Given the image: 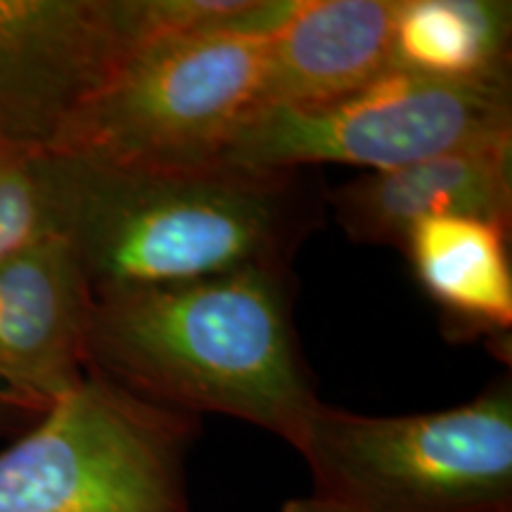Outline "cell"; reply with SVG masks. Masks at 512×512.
Returning <instances> with one entry per match:
<instances>
[{"instance_id":"cell-10","label":"cell","mask_w":512,"mask_h":512,"mask_svg":"<svg viewBox=\"0 0 512 512\" xmlns=\"http://www.w3.org/2000/svg\"><path fill=\"white\" fill-rule=\"evenodd\" d=\"M349 240L403 247L422 221L463 216L512 226V136L425 162L368 171L328 195Z\"/></svg>"},{"instance_id":"cell-14","label":"cell","mask_w":512,"mask_h":512,"mask_svg":"<svg viewBox=\"0 0 512 512\" xmlns=\"http://www.w3.org/2000/svg\"><path fill=\"white\" fill-rule=\"evenodd\" d=\"M43 413L46 411L0 389V432H12L17 427L36 425L43 418Z\"/></svg>"},{"instance_id":"cell-1","label":"cell","mask_w":512,"mask_h":512,"mask_svg":"<svg viewBox=\"0 0 512 512\" xmlns=\"http://www.w3.org/2000/svg\"><path fill=\"white\" fill-rule=\"evenodd\" d=\"M292 304L287 266L98 290L86 368L171 411L245 420L297 451L320 399Z\"/></svg>"},{"instance_id":"cell-6","label":"cell","mask_w":512,"mask_h":512,"mask_svg":"<svg viewBox=\"0 0 512 512\" xmlns=\"http://www.w3.org/2000/svg\"><path fill=\"white\" fill-rule=\"evenodd\" d=\"M512 136L508 76L439 79L392 69L330 105L261 110L223 150L261 169L351 164L389 171Z\"/></svg>"},{"instance_id":"cell-8","label":"cell","mask_w":512,"mask_h":512,"mask_svg":"<svg viewBox=\"0 0 512 512\" xmlns=\"http://www.w3.org/2000/svg\"><path fill=\"white\" fill-rule=\"evenodd\" d=\"M93 290L62 235L0 264V389L48 411L86 377Z\"/></svg>"},{"instance_id":"cell-3","label":"cell","mask_w":512,"mask_h":512,"mask_svg":"<svg viewBox=\"0 0 512 512\" xmlns=\"http://www.w3.org/2000/svg\"><path fill=\"white\" fill-rule=\"evenodd\" d=\"M297 451L342 512H512V384L463 406L361 415L320 401Z\"/></svg>"},{"instance_id":"cell-11","label":"cell","mask_w":512,"mask_h":512,"mask_svg":"<svg viewBox=\"0 0 512 512\" xmlns=\"http://www.w3.org/2000/svg\"><path fill=\"white\" fill-rule=\"evenodd\" d=\"M510 228L482 219L422 221L401 252L415 278L441 309L446 330L460 337H510L512 271Z\"/></svg>"},{"instance_id":"cell-4","label":"cell","mask_w":512,"mask_h":512,"mask_svg":"<svg viewBox=\"0 0 512 512\" xmlns=\"http://www.w3.org/2000/svg\"><path fill=\"white\" fill-rule=\"evenodd\" d=\"M268 0L228 27L166 36L114 72L48 152L114 166H188L223 157L259 110Z\"/></svg>"},{"instance_id":"cell-9","label":"cell","mask_w":512,"mask_h":512,"mask_svg":"<svg viewBox=\"0 0 512 512\" xmlns=\"http://www.w3.org/2000/svg\"><path fill=\"white\" fill-rule=\"evenodd\" d=\"M399 5L401 0H285L266 31L256 112L330 105L392 72Z\"/></svg>"},{"instance_id":"cell-12","label":"cell","mask_w":512,"mask_h":512,"mask_svg":"<svg viewBox=\"0 0 512 512\" xmlns=\"http://www.w3.org/2000/svg\"><path fill=\"white\" fill-rule=\"evenodd\" d=\"M510 36V3L401 0L394 69L439 79L508 76Z\"/></svg>"},{"instance_id":"cell-13","label":"cell","mask_w":512,"mask_h":512,"mask_svg":"<svg viewBox=\"0 0 512 512\" xmlns=\"http://www.w3.org/2000/svg\"><path fill=\"white\" fill-rule=\"evenodd\" d=\"M60 235L48 150L0 136V264Z\"/></svg>"},{"instance_id":"cell-15","label":"cell","mask_w":512,"mask_h":512,"mask_svg":"<svg viewBox=\"0 0 512 512\" xmlns=\"http://www.w3.org/2000/svg\"><path fill=\"white\" fill-rule=\"evenodd\" d=\"M283 512H342L332 508L328 503H320L316 498H294V501H287L283 505Z\"/></svg>"},{"instance_id":"cell-5","label":"cell","mask_w":512,"mask_h":512,"mask_svg":"<svg viewBox=\"0 0 512 512\" xmlns=\"http://www.w3.org/2000/svg\"><path fill=\"white\" fill-rule=\"evenodd\" d=\"M200 418L86 373L0 451V512H190Z\"/></svg>"},{"instance_id":"cell-2","label":"cell","mask_w":512,"mask_h":512,"mask_svg":"<svg viewBox=\"0 0 512 512\" xmlns=\"http://www.w3.org/2000/svg\"><path fill=\"white\" fill-rule=\"evenodd\" d=\"M50 155L60 235L91 290L171 285L247 266H287L325 216L304 169L216 159L114 166Z\"/></svg>"},{"instance_id":"cell-7","label":"cell","mask_w":512,"mask_h":512,"mask_svg":"<svg viewBox=\"0 0 512 512\" xmlns=\"http://www.w3.org/2000/svg\"><path fill=\"white\" fill-rule=\"evenodd\" d=\"M211 0H0V136L50 150L133 55L209 27Z\"/></svg>"}]
</instances>
